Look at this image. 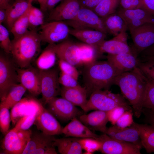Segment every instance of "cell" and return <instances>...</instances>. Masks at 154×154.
<instances>
[{
	"instance_id": "obj_1",
	"label": "cell",
	"mask_w": 154,
	"mask_h": 154,
	"mask_svg": "<svg viewBox=\"0 0 154 154\" xmlns=\"http://www.w3.org/2000/svg\"><path fill=\"white\" fill-rule=\"evenodd\" d=\"M146 83V78L137 67L132 70L119 74L114 82L132 106L133 114L137 118L142 113V103Z\"/></svg>"
},
{
	"instance_id": "obj_2",
	"label": "cell",
	"mask_w": 154,
	"mask_h": 154,
	"mask_svg": "<svg viewBox=\"0 0 154 154\" xmlns=\"http://www.w3.org/2000/svg\"><path fill=\"white\" fill-rule=\"evenodd\" d=\"M121 73L108 60L96 61L84 66L83 79L88 96L96 90L109 89Z\"/></svg>"
},
{
	"instance_id": "obj_3",
	"label": "cell",
	"mask_w": 154,
	"mask_h": 154,
	"mask_svg": "<svg viewBox=\"0 0 154 154\" xmlns=\"http://www.w3.org/2000/svg\"><path fill=\"white\" fill-rule=\"evenodd\" d=\"M41 41L36 30H30L12 41L11 53L14 62L20 68L30 66L40 51Z\"/></svg>"
},
{
	"instance_id": "obj_4",
	"label": "cell",
	"mask_w": 154,
	"mask_h": 154,
	"mask_svg": "<svg viewBox=\"0 0 154 154\" xmlns=\"http://www.w3.org/2000/svg\"><path fill=\"white\" fill-rule=\"evenodd\" d=\"M118 106L132 109L122 95L112 93L109 89L99 90L90 94L83 111L86 112L95 110L107 112Z\"/></svg>"
},
{
	"instance_id": "obj_5",
	"label": "cell",
	"mask_w": 154,
	"mask_h": 154,
	"mask_svg": "<svg viewBox=\"0 0 154 154\" xmlns=\"http://www.w3.org/2000/svg\"><path fill=\"white\" fill-rule=\"evenodd\" d=\"M64 21L73 29H92L108 33L102 18L93 10L88 8L81 7L75 18Z\"/></svg>"
},
{
	"instance_id": "obj_6",
	"label": "cell",
	"mask_w": 154,
	"mask_h": 154,
	"mask_svg": "<svg viewBox=\"0 0 154 154\" xmlns=\"http://www.w3.org/2000/svg\"><path fill=\"white\" fill-rule=\"evenodd\" d=\"M29 129L18 130L13 128L5 135L1 148L3 153L7 154H22L32 133Z\"/></svg>"
},
{
	"instance_id": "obj_7",
	"label": "cell",
	"mask_w": 154,
	"mask_h": 154,
	"mask_svg": "<svg viewBox=\"0 0 154 154\" xmlns=\"http://www.w3.org/2000/svg\"><path fill=\"white\" fill-rule=\"evenodd\" d=\"M69 31L68 26L65 22L52 21L41 26L38 34L42 41L56 44L67 39Z\"/></svg>"
},
{
	"instance_id": "obj_8",
	"label": "cell",
	"mask_w": 154,
	"mask_h": 154,
	"mask_svg": "<svg viewBox=\"0 0 154 154\" xmlns=\"http://www.w3.org/2000/svg\"><path fill=\"white\" fill-rule=\"evenodd\" d=\"M101 143L100 151L105 154H141L142 147L129 142L113 139L106 133L97 139Z\"/></svg>"
},
{
	"instance_id": "obj_9",
	"label": "cell",
	"mask_w": 154,
	"mask_h": 154,
	"mask_svg": "<svg viewBox=\"0 0 154 154\" xmlns=\"http://www.w3.org/2000/svg\"><path fill=\"white\" fill-rule=\"evenodd\" d=\"M54 135L42 132L32 133L22 154H57Z\"/></svg>"
},
{
	"instance_id": "obj_10",
	"label": "cell",
	"mask_w": 154,
	"mask_h": 154,
	"mask_svg": "<svg viewBox=\"0 0 154 154\" xmlns=\"http://www.w3.org/2000/svg\"><path fill=\"white\" fill-rule=\"evenodd\" d=\"M40 70L41 93L43 101L45 104H46L60 94L61 88L59 86L58 70L56 68Z\"/></svg>"
},
{
	"instance_id": "obj_11",
	"label": "cell",
	"mask_w": 154,
	"mask_h": 154,
	"mask_svg": "<svg viewBox=\"0 0 154 154\" xmlns=\"http://www.w3.org/2000/svg\"><path fill=\"white\" fill-rule=\"evenodd\" d=\"M47 104V110L56 118L61 121H68L82 114L76 106L62 97H56Z\"/></svg>"
},
{
	"instance_id": "obj_12",
	"label": "cell",
	"mask_w": 154,
	"mask_h": 154,
	"mask_svg": "<svg viewBox=\"0 0 154 154\" xmlns=\"http://www.w3.org/2000/svg\"><path fill=\"white\" fill-rule=\"evenodd\" d=\"M19 82L16 68L9 59L0 56V97H4L10 89Z\"/></svg>"
},
{
	"instance_id": "obj_13",
	"label": "cell",
	"mask_w": 154,
	"mask_h": 154,
	"mask_svg": "<svg viewBox=\"0 0 154 154\" xmlns=\"http://www.w3.org/2000/svg\"><path fill=\"white\" fill-rule=\"evenodd\" d=\"M130 32L136 56L154 44V23H145Z\"/></svg>"
},
{
	"instance_id": "obj_14",
	"label": "cell",
	"mask_w": 154,
	"mask_h": 154,
	"mask_svg": "<svg viewBox=\"0 0 154 154\" xmlns=\"http://www.w3.org/2000/svg\"><path fill=\"white\" fill-rule=\"evenodd\" d=\"M19 82L33 95L41 93L40 70L32 67L16 68Z\"/></svg>"
},
{
	"instance_id": "obj_15",
	"label": "cell",
	"mask_w": 154,
	"mask_h": 154,
	"mask_svg": "<svg viewBox=\"0 0 154 154\" xmlns=\"http://www.w3.org/2000/svg\"><path fill=\"white\" fill-rule=\"evenodd\" d=\"M34 124L38 130L47 135L54 136L62 134L63 128L56 118L42 105Z\"/></svg>"
},
{
	"instance_id": "obj_16",
	"label": "cell",
	"mask_w": 154,
	"mask_h": 154,
	"mask_svg": "<svg viewBox=\"0 0 154 154\" xmlns=\"http://www.w3.org/2000/svg\"><path fill=\"white\" fill-rule=\"evenodd\" d=\"M57 57L75 66H81L78 43L67 39L57 44H52Z\"/></svg>"
},
{
	"instance_id": "obj_17",
	"label": "cell",
	"mask_w": 154,
	"mask_h": 154,
	"mask_svg": "<svg viewBox=\"0 0 154 154\" xmlns=\"http://www.w3.org/2000/svg\"><path fill=\"white\" fill-rule=\"evenodd\" d=\"M95 46L100 55L105 53L112 54L126 53L133 54L128 44L126 32H121L112 39L105 40Z\"/></svg>"
},
{
	"instance_id": "obj_18",
	"label": "cell",
	"mask_w": 154,
	"mask_h": 154,
	"mask_svg": "<svg viewBox=\"0 0 154 154\" xmlns=\"http://www.w3.org/2000/svg\"><path fill=\"white\" fill-rule=\"evenodd\" d=\"M81 7L79 0H62L50 12L47 20L50 21L72 20L76 16Z\"/></svg>"
},
{
	"instance_id": "obj_19",
	"label": "cell",
	"mask_w": 154,
	"mask_h": 154,
	"mask_svg": "<svg viewBox=\"0 0 154 154\" xmlns=\"http://www.w3.org/2000/svg\"><path fill=\"white\" fill-rule=\"evenodd\" d=\"M134 122L131 126L125 127L113 125L108 128L106 133L113 139L131 143L142 147L139 133Z\"/></svg>"
},
{
	"instance_id": "obj_20",
	"label": "cell",
	"mask_w": 154,
	"mask_h": 154,
	"mask_svg": "<svg viewBox=\"0 0 154 154\" xmlns=\"http://www.w3.org/2000/svg\"><path fill=\"white\" fill-rule=\"evenodd\" d=\"M91 130L106 133L108 129L106 125L109 121L107 112L96 110L88 114H82L78 119Z\"/></svg>"
},
{
	"instance_id": "obj_21",
	"label": "cell",
	"mask_w": 154,
	"mask_h": 154,
	"mask_svg": "<svg viewBox=\"0 0 154 154\" xmlns=\"http://www.w3.org/2000/svg\"><path fill=\"white\" fill-rule=\"evenodd\" d=\"M106 58L107 60L121 73L131 71L137 67L138 58L133 54H108Z\"/></svg>"
},
{
	"instance_id": "obj_22",
	"label": "cell",
	"mask_w": 154,
	"mask_h": 154,
	"mask_svg": "<svg viewBox=\"0 0 154 154\" xmlns=\"http://www.w3.org/2000/svg\"><path fill=\"white\" fill-rule=\"evenodd\" d=\"M41 105L34 100L22 99L12 108L10 114L12 124L15 125L24 116L37 114Z\"/></svg>"
},
{
	"instance_id": "obj_23",
	"label": "cell",
	"mask_w": 154,
	"mask_h": 154,
	"mask_svg": "<svg viewBox=\"0 0 154 154\" xmlns=\"http://www.w3.org/2000/svg\"><path fill=\"white\" fill-rule=\"evenodd\" d=\"M62 133L66 137L92 138L97 139L99 135L93 132L77 117H75L63 128Z\"/></svg>"
},
{
	"instance_id": "obj_24",
	"label": "cell",
	"mask_w": 154,
	"mask_h": 154,
	"mask_svg": "<svg viewBox=\"0 0 154 154\" xmlns=\"http://www.w3.org/2000/svg\"><path fill=\"white\" fill-rule=\"evenodd\" d=\"M60 94L62 97L67 100L75 106L80 107L83 110L88 101L87 90L81 86L68 88L62 86Z\"/></svg>"
},
{
	"instance_id": "obj_25",
	"label": "cell",
	"mask_w": 154,
	"mask_h": 154,
	"mask_svg": "<svg viewBox=\"0 0 154 154\" xmlns=\"http://www.w3.org/2000/svg\"><path fill=\"white\" fill-rule=\"evenodd\" d=\"M69 33L83 42L94 46L105 40L107 35L94 30L73 28L70 29Z\"/></svg>"
},
{
	"instance_id": "obj_26",
	"label": "cell",
	"mask_w": 154,
	"mask_h": 154,
	"mask_svg": "<svg viewBox=\"0 0 154 154\" xmlns=\"http://www.w3.org/2000/svg\"><path fill=\"white\" fill-rule=\"evenodd\" d=\"M35 0H14L12 5L7 9L5 23L10 30L15 21L25 13Z\"/></svg>"
},
{
	"instance_id": "obj_27",
	"label": "cell",
	"mask_w": 154,
	"mask_h": 154,
	"mask_svg": "<svg viewBox=\"0 0 154 154\" xmlns=\"http://www.w3.org/2000/svg\"><path fill=\"white\" fill-rule=\"evenodd\" d=\"M76 137L55 138L54 144L58 152L61 154H81L83 152L82 147Z\"/></svg>"
},
{
	"instance_id": "obj_28",
	"label": "cell",
	"mask_w": 154,
	"mask_h": 154,
	"mask_svg": "<svg viewBox=\"0 0 154 154\" xmlns=\"http://www.w3.org/2000/svg\"><path fill=\"white\" fill-rule=\"evenodd\" d=\"M134 123L139 131L142 147L147 153H154V125Z\"/></svg>"
},
{
	"instance_id": "obj_29",
	"label": "cell",
	"mask_w": 154,
	"mask_h": 154,
	"mask_svg": "<svg viewBox=\"0 0 154 154\" xmlns=\"http://www.w3.org/2000/svg\"><path fill=\"white\" fill-rule=\"evenodd\" d=\"M102 19L108 33L114 36L121 32H126L128 29L124 21L117 13H113Z\"/></svg>"
},
{
	"instance_id": "obj_30",
	"label": "cell",
	"mask_w": 154,
	"mask_h": 154,
	"mask_svg": "<svg viewBox=\"0 0 154 154\" xmlns=\"http://www.w3.org/2000/svg\"><path fill=\"white\" fill-rule=\"evenodd\" d=\"M27 90L21 84H15L5 96L1 100L0 107H4L9 109L12 108L22 100Z\"/></svg>"
},
{
	"instance_id": "obj_31",
	"label": "cell",
	"mask_w": 154,
	"mask_h": 154,
	"mask_svg": "<svg viewBox=\"0 0 154 154\" xmlns=\"http://www.w3.org/2000/svg\"><path fill=\"white\" fill-rule=\"evenodd\" d=\"M117 13L125 22L132 20H141L146 23H154V16L141 8L132 9H121Z\"/></svg>"
},
{
	"instance_id": "obj_32",
	"label": "cell",
	"mask_w": 154,
	"mask_h": 154,
	"mask_svg": "<svg viewBox=\"0 0 154 154\" xmlns=\"http://www.w3.org/2000/svg\"><path fill=\"white\" fill-rule=\"evenodd\" d=\"M56 56L52 44H49L36 60L38 68L44 70L52 68L55 64Z\"/></svg>"
},
{
	"instance_id": "obj_33",
	"label": "cell",
	"mask_w": 154,
	"mask_h": 154,
	"mask_svg": "<svg viewBox=\"0 0 154 154\" xmlns=\"http://www.w3.org/2000/svg\"><path fill=\"white\" fill-rule=\"evenodd\" d=\"M81 66L90 64L96 61L99 54L96 47L84 42L78 43Z\"/></svg>"
},
{
	"instance_id": "obj_34",
	"label": "cell",
	"mask_w": 154,
	"mask_h": 154,
	"mask_svg": "<svg viewBox=\"0 0 154 154\" xmlns=\"http://www.w3.org/2000/svg\"><path fill=\"white\" fill-rule=\"evenodd\" d=\"M31 6L25 13L15 21L10 29L14 36V38L22 36L29 31V15Z\"/></svg>"
},
{
	"instance_id": "obj_35",
	"label": "cell",
	"mask_w": 154,
	"mask_h": 154,
	"mask_svg": "<svg viewBox=\"0 0 154 154\" xmlns=\"http://www.w3.org/2000/svg\"><path fill=\"white\" fill-rule=\"evenodd\" d=\"M120 0H103L93 11L103 18L116 13Z\"/></svg>"
},
{
	"instance_id": "obj_36",
	"label": "cell",
	"mask_w": 154,
	"mask_h": 154,
	"mask_svg": "<svg viewBox=\"0 0 154 154\" xmlns=\"http://www.w3.org/2000/svg\"><path fill=\"white\" fill-rule=\"evenodd\" d=\"M29 19V29L30 30H36L37 27L44 23L43 11L32 5L30 9Z\"/></svg>"
},
{
	"instance_id": "obj_37",
	"label": "cell",
	"mask_w": 154,
	"mask_h": 154,
	"mask_svg": "<svg viewBox=\"0 0 154 154\" xmlns=\"http://www.w3.org/2000/svg\"><path fill=\"white\" fill-rule=\"evenodd\" d=\"M78 141L83 150L85 151L84 154H92L96 151H100L101 147L100 141L94 138H79Z\"/></svg>"
},
{
	"instance_id": "obj_38",
	"label": "cell",
	"mask_w": 154,
	"mask_h": 154,
	"mask_svg": "<svg viewBox=\"0 0 154 154\" xmlns=\"http://www.w3.org/2000/svg\"><path fill=\"white\" fill-rule=\"evenodd\" d=\"M146 80L142 106L143 108L154 110V83Z\"/></svg>"
},
{
	"instance_id": "obj_39",
	"label": "cell",
	"mask_w": 154,
	"mask_h": 154,
	"mask_svg": "<svg viewBox=\"0 0 154 154\" xmlns=\"http://www.w3.org/2000/svg\"><path fill=\"white\" fill-rule=\"evenodd\" d=\"M137 67L147 81L154 83V63L138 59Z\"/></svg>"
},
{
	"instance_id": "obj_40",
	"label": "cell",
	"mask_w": 154,
	"mask_h": 154,
	"mask_svg": "<svg viewBox=\"0 0 154 154\" xmlns=\"http://www.w3.org/2000/svg\"><path fill=\"white\" fill-rule=\"evenodd\" d=\"M11 121V116L9 109L4 107H0V131L4 135L9 131Z\"/></svg>"
},
{
	"instance_id": "obj_41",
	"label": "cell",
	"mask_w": 154,
	"mask_h": 154,
	"mask_svg": "<svg viewBox=\"0 0 154 154\" xmlns=\"http://www.w3.org/2000/svg\"><path fill=\"white\" fill-rule=\"evenodd\" d=\"M12 41L10 39L8 30L2 24H0V46L7 53H11Z\"/></svg>"
},
{
	"instance_id": "obj_42",
	"label": "cell",
	"mask_w": 154,
	"mask_h": 154,
	"mask_svg": "<svg viewBox=\"0 0 154 154\" xmlns=\"http://www.w3.org/2000/svg\"><path fill=\"white\" fill-rule=\"evenodd\" d=\"M37 114L26 116L21 118L16 123L14 128L21 131L29 129L34 124Z\"/></svg>"
},
{
	"instance_id": "obj_43",
	"label": "cell",
	"mask_w": 154,
	"mask_h": 154,
	"mask_svg": "<svg viewBox=\"0 0 154 154\" xmlns=\"http://www.w3.org/2000/svg\"><path fill=\"white\" fill-rule=\"evenodd\" d=\"M58 63L61 72L71 76L78 80L79 73L75 66L60 59H59Z\"/></svg>"
},
{
	"instance_id": "obj_44",
	"label": "cell",
	"mask_w": 154,
	"mask_h": 154,
	"mask_svg": "<svg viewBox=\"0 0 154 154\" xmlns=\"http://www.w3.org/2000/svg\"><path fill=\"white\" fill-rule=\"evenodd\" d=\"M130 109H132L123 106H118L107 111L108 121L113 125H115L117 120L126 111Z\"/></svg>"
},
{
	"instance_id": "obj_45",
	"label": "cell",
	"mask_w": 154,
	"mask_h": 154,
	"mask_svg": "<svg viewBox=\"0 0 154 154\" xmlns=\"http://www.w3.org/2000/svg\"><path fill=\"white\" fill-rule=\"evenodd\" d=\"M133 111L132 109L126 111L117 120L115 125L121 127L131 126L134 122Z\"/></svg>"
},
{
	"instance_id": "obj_46",
	"label": "cell",
	"mask_w": 154,
	"mask_h": 154,
	"mask_svg": "<svg viewBox=\"0 0 154 154\" xmlns=\"http://www.w3.org/2000/svg\"><path fill=\"white\" fill-rule=\"evenodd\" d=\"M59 81L60 84L65 87L73 88L80 86L78 84L77 79L61 72L59 77Z\"/></svg>"
},
{
	"instance_id": "obj_47",
	"label": "cell",
	"mask_w": 154,
	"mask_h": 154,
	"mask_svg": "<svg viewBox=\"0 0 154 154\" xmlns=\"http://www.w3.org/2000/svg\"><path fill=\"white\" fill-rule=\"evenodd\" d=\"M119 4L124 9H141L140 0H120Z\"/></svg>"
},
{
	"instance_id": "obj_48",
	"label": "cell",
	"mask_w": 154,
	"mask_h": 154,
	"mask_svg": "<svg viewBox=\"0 0 154 154\" xmlns=\"http://www.w3.org/2000/svg\"><path fill=\"white\" fill-rule=\"evenodd\" d=\"M103 0H79L81 7L93 10Z\"/></svg>"
},
{
	"instance_id": "obj_49",
	"label": "cell",
	"mask_w": 154,
	"mask_h": 154,
	"mask_svg": "<svg viewBox=\"0 0 154 154\" xmlns=\"http://www.w3.org/2000/svg\"><path fill=\"white\" fill-rule=\"evenodd\" d=\"M141 9L154 16V0H140Z\"/></svg>"
},
{
	"instance_id": "obj_50",
	"label": "cell",
	"mask_w": 154,
	"mask_h": 154,
	"mask_svg": "<svg viewBox=\"0 0 154 154\" xmlns=\"http://www.w3.org/2000/svg\"><path fill=\"white\" fill-rule=\"evenodd\" d=\"M142 113L144 115L147 122L150 124L154 125V110L143 108Z\"/></svg>"
},
{
	"instance_id": "obj_51",
	"label": "cell",
	"mask_w": 154,
	"mask_h": 154,
	"mask_svg": "<svg viewBox=\"0 0 154 154\" xmlns=\"http://www.w3.org/2000/svg\"><path fill=\"white\" fill-rule=\"evenodd\" d=\"M62 0H48L46 5V11L50 12L54 9L56 5Z\"/></svg>"
},
{
	"instance_id": "obj_52",
	"label": "cell",
	"mask_w": 154,
	"mask_h": 154,
	"mask_svg": "<svg viewBox=\"0 0 154 154\" xmlns=\"http://www.w3.org/2000/svg\"><path fill=\"white\" fill-rule=\"evenodd\" d=\"M14 0H0V9L7 10L13 3Z\"/></svg>"
},
{
	"instance_id": "obj_53",
	"label": "cell",
	"mask_w": 154,
	"mask_h": 154,
	"mask_svg": "<svg viewBox=\"0 0 154 154\" xmlns=\"http://www.w3.org/2000/svg\"><path fill=\"white\" fill-rule=\"evenodd\" d=\"M141 53L142 56L154 55V44L144 50Z\"/></svg>"
},
{
	"instance_id": "obj_54",
	"label": "cell",
	"mask_w": 154,
	"mask_h": 154,
	"mask_svg": "<svg viewBox=\"0 0 154 154\" xmlns=\"http://www.w3.org/2000/svg\"><path fill=\"white\" fill-rule=\"evenodd\" d=\"M7 15V10L0 9V24L5 22Z\"/></svg>"
},
{
	"instance_id": "obj_55",
	"label": "cell",
	"mask_w": 154,
	"mask_h": 154,
	"mask_svg": "<svg viewBox=\"0 0 154 154\" xmlns=\"http://www.w3.org/2000/svg\"><path fill=\"white\" fill-rule=\"evenodd\" d=\"M139 59L141 61H147L154 63V55L142 56L141 58Z\"/></svg>"
},
{
	"instance_id": "obj_56",
	"label": "cell",
	"mask_w": 154,
	"mask_h": 154,
	"mask_svg": "<svg viewBox=\"0 0 154 154\" xmlns=\"http://www.w3.org/2000/svg\"><path fill=\"white\" fill-rule=\"evenodd\" d=\"M40 6V9L43 12L46 11V5L48 0H37Z\"/></svg>"
}]
</instances>
